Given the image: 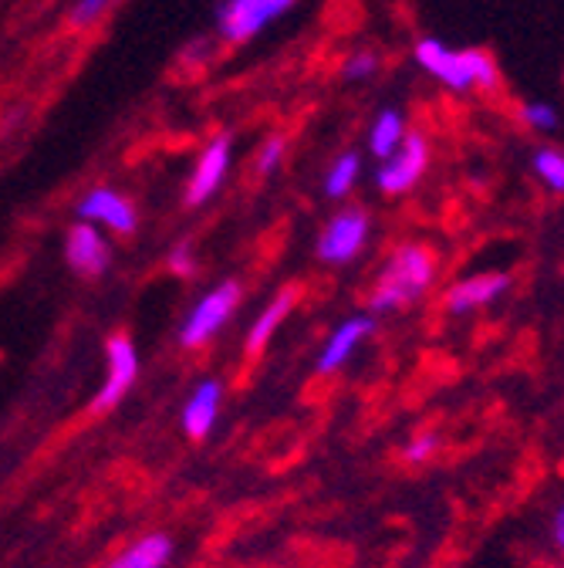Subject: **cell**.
Instances as JSON below:
<instances>
[{
	"label": "cell",
	"instance_id": "cell-1",
	"mask_svg": "<svg viewBox=\"0 0 564 568\" xmlns=\"http://www.w3.org/2000/svg\"><path fill=\"white\" fill-rule=\"evenodd\" d=\"M440 281V251L430 241H399L382 257L369 284V315H399L427 302Z\"/></svg>",
	"mask_w": 564,
	"mask_h": 568
},
{
	"label": "cell",
	"instance_id": "cell-21",
	"mask_svg": "<svg viewBox=\"0 0 564 568\" xmlns=\"http://www.w3.org/2000/svg\"><path fill=\"white\" fill-rule=\"evenodd\" d=\"M440 454V434L437 430H416L406 444H402V464L409 467H422L430 464L433 457Z\"/></svg>",
	"mask_w": 564,
	"mask_h": 568
},
{
	"label": "cell",
	"instance_id": "cell-23",
	"mask_svg": "<svg viewBox=\"0 0 564 568\" xmlns=\"http://www.w3.org/2000/svg\"><path fill=\"white\" fill-rule=\"evenodd\" d=\"M285 156H288V139L285 135H267L264 146L257 150V160H254L257 176H274L280 170V163H285Z\"/></svg>",
	"mask_w": 564,
	"mask_h": 568
},
{
	"label": "cell",
	"instance_id": "cell-8",
	"mask_svg": "<svg viewBox=\"0 0 564 568\" xmlns=\"http://www.w3.org/2000/svg\"><path fill=\"white\" fill-rule=\"evenodd\" d=\"M379 328V318L369 315V312H359V315H348L341 318L321 342L318 355H315V373L318 376H338L356 355L362 352V345L376 335Z\"/></svg>",
	"mask_w": 564,
	"mask_h": 568
},
{
	"label": "cell",
	"instance_id": "cell-13",
	"mask_svg": "<svg viewBox=\"0 0 564 568\" xmlns=\"http://www.w3.org/2000/svg\"><path fill=\"white\" fill-rule=\"evenodd\" d=\"M221 409H224V383L206 376L199 379L189 396L183 399V409H180V426L183 434L193 440V444H203L209 434H214V426L221 419Z\"/></svg>",
	"mask_w": 564,
	"mask_h": 568
},
{
	"label": "cell",
	"instance_id": "cell-2",
	"mask_svg": "<svg viewBox=\"0 0 564 568\" xmlns=\"http://www.w3.org/2000/svg\"><path fill=\"white\" fill-rule=\"evenodd\" d=\"M412 61L427 79L453 95H493L501 92V64L483 48H453L433 34L412 44Z\"/></svg>",
	"mask_w": 564,
	"mask_h": 568
},
{
	"label": "cell",
	"instance_id": "cell-11",
	"mask_svg": "<svg viewBox=\"0 0 564 568\" xmlns=\"http://www.w3.org/2000/svg\"><path fill=\"white\" fill-rule=\"evenodd\" d=\"M75 213H79V221L95 224L99 231L115 234V237H132L135 227H139L135 203L125 193H119L115 186H92L79 200Z\"/></svg>",
	"mask_w": 564,
	"mask_h": 568
},
{
	"label": "cell",
	"instance_id": "cell-20",
	"mask_svg": "<svg viewBox=\"0 0 564 568\" xmlns=\"http://www.w3.org/2000/svg\"><path fill=\"white\" fill-rule=\"evenodd\" d=\"M514 115H517V122H521L527 132H534V135H551V132L561 129L557 109H554L551 102H541V99H521V102L514 105Z\"/></svg>",
	"mask_w": 564,
	"mask_h": 568
},
{
	"label": "cell",
	"instance_id": "cell-9",
	"mask_svg": "<svg viewBox=\"0 0 564 568\" xmlns=\"http://www.w3.org/2000/svg\"><path fill=\"white\" fill-rule=\"evenodd\" d=\"M295 8V0H224L217 14L221 38L227 44H244L270 28L277 18H285Z\"/></svg>",
	"mask_w": 564,
	"mask_h": 568
},
{
	"label": "cell",
	"instance_id": "cell-17",
	"mask_svg": "<svg viewBox=\"0 0 564 568\" xmlns=\"http://www.w3.org/2000/svg\"><path fill=\"white\" fill-rule=\"evenodd\" d=\"M406 135H409V119H406V112L396 109V105H386V109L376 112V119H372V125H369V153H372L376 160H386V156H392V153L402 146Z\"/></svg>",
	"mask_w": 564,
	"mask_h": 568
},
{
	"label": "cell",
	"instance_id": "cell-18",
	"mask_svg": "<svg viewBox=\"0 0 564 568\" xmlns=\"http://www.w3.org/2000/svg\"><path fill=\"white\" fill-rule=\"evenodd\" d=\"M359 180H362V153L345 150L328 163V170L321 176V190L328 200H345V196H351V190L359 186Z\"/></svg>",
	"mask_w": 564,
	"mask_h": 568
},
{
	"label": "cell",
	"instance_id": "cell-6",
	"mask_svg": "<svg viewBox=\"0 0 564 568\" xmlns=\"http://www.w3.org/2000/svg\"><path fill=\"white\" fill-rule=\"evenodd\" d=\"M511 288H514V277L507 271H476L447 284V292L440 295V308L450 318H470V315H480L493 305H501Z\"/></svg>",
	"mask_w": 564,
	"mask_h": 568
},
{
	"label": "cell",
	"instance_id": "cell-14",
	"mask_svg": "<svg viewBox=\"0 0 564 568\" xmlns=\"http://www.w3.org/2000/svg\"><path fill=\"white\" fill-rule=\"evenodd\" d=\"M298 302H301V292L298 288H280L254 318H250V325H247V332H244V352L250 355H260L270 342H274V335L280 332V325H285L288 318H291V312L298 308Z\"/></svg>",
	"mask_w": 564,
	"mask_h": 568
},
{
	"label": "cell",
	"instance_id": "cell-26",
	"mask_svg": "<svg viewBox=\"0 0 564 568\" xmlns=\"http://www.w3.org/2000/svg\"><path fill=\"white\" fill-rule=\"evenodd\" d=\"M534 568H564V561H551V558H537Z\"/></svg>",
	"mask_w": 564,
	"mask_h": 568
},
{
	"label": "cell",
	"instance_id": "cell-24",
	"mask_svg": "<svg viewBox=\"0 0 564 568\" xmlns=\"http://www.w3.org/2000/svg\"><path fill=\"white\" fill-rule=\"evenodd\" d=\"M115 0H72V8H68V24L72 28H92L95 21H102L109 14V8Z\"/></svg>",
	"mask_w": 564,
	"mask_h": 568
},
{
	"label": "cell",
	"instance_id": "cell-7",
	"mask_svg": "<svg viewBox=\"0 0 564 568\" xmlns=\"http://www.w3.org/2000/svg\"><path fill=\"white\" fill-rule=\"evenodd\" d=\"M139 373H143V359H139V348L125 332H115L105 338V379L92 399V413H109L115 409L132 386L139 383Z\"/></svg>",
	"mask_w": 564,
	"mask_h": 568
},
{
	"label": "cell",
	"instance_id": "cell-3",
	"mask_svg": "<svg viewBox=\"0 0 564 568\" xmlns=\"http://www.w3.org/2000/svg\"><path fill=\"white\" fill-rule=\"evenodd\" d=\"M240 298H244V288H240V281H234V277H224V281L214 284V288H206L180 322V332H176L180 348L183 352L206 348L234 322V315L240 308Z\"/></svg>",
	"mask_w": 564,
	"mask_h": 568
},
{
	"label": "cell",
	"instance_id": "cell-25",
	"mask_svg": "<svg viewBox=\"0 0 564 568\" xmlns=\"http://www.w3.org/2000/svg\"><path fill=\"white\" fill-rule=\"evenodd\" d=\"M166 271H170V274H176V277H189V274H196V254H193V247H189L186 241L170 247V254H166Z\"/></svg>",
	"mask_w": 564,
	"mask_h": 568
},
{
	"label": "cell",
	"instance_id": "cell-10",
	"mask_svg": "<svg viewBox=\"0 0 564 568\" xmlns=\"http://www.w3.org/2000/svg\"><path fill=\"white\" fill-rule=\"evenodd\" d=\"M230 166H234L230 135H214L203 146V153L196 156V166H193V173L186 180V193H183L186 206H203V203L214 200L221 193V186L227 183Z\"/></svg>",
	"mask_w": 564,
	"mask_h": 568
},
{
	"label": "cell",
	"instance_id": "cell-16",
	"mask_svg": "<svg viewBox=\"0 0 564 568\" xmlns=\"http://www.w3.org/2000/svg\"><path fill=\"white\" fill-rule=\"evenodd\" d=\"M537 551L541 558L551 561H564V487L557 494H551L544 508L537 511Z\"/></svg>",
	"mask_w": 564,
	"mask_h": 568
},
{
	"label": "cell",
	"instance_id": "cell-22",
	"mask_svg": "<svg viewBox=\"0 0 564 568\" xmlns=\"http://www.w3.org/2000/svg\"><path fill=\"white\" fill-rule=\"evenodd\" d=\"M379 68H382V54L379 51H351L345 61H341V79L345 82H369L379 75Z\"/></svg>",
	"mask_w": 564,
	"mask_h": 568
},
{
	"label": "cell",
	"instance_id": "cell-5",
	"mask_svg": "<svg viewBox=\"0 0 564 568\" xmlns=\"http://www.w3.org/2000/svg\"><path fill=\"white\" fill-rule=\"evenodd\" d=\"M430 163H433V146L427 132L419 129H409L406 142L386 160H379L376 166V190L389 200H399L406 193H412L422 180H427L430 173Z\"/></svg>",
	"mask_w": 564,
	"mask_h": 568
},
{
	"label": "cell",
	"instance_id": "cell-19",
	"mask_svg": "<svg viewBox=\"0 0 564 568\" xmlns=\"http://www.w3.org/2000/svg\"><path fill=\"white\" fill-rule=\"evenodd\" d=\"M531 173H534V180L547 193L564 196V150H557V146H537L531 153Z\"/></svg>",
	"mask_w": 564,
	"mask_h": 568
},
{
	"label": "cell",
	"instance_id": "cell-12",
	"mask_svg": "<svg viewBox=\"0 0 564 568\" xmlns=\"http://www.w3.org/2000/svg\"><path fill=\"white\" fill-rule=\"evenodd\" d=\"M64 261L79 277H102L112 267V244L109 234L95 224L75 221L64 234Z\"/></svg>",
	"mask_w": 564,
	"mask_h": 568
},
{
	"label": "cell",
	"instance_id": "cell-15",
	"mask_svg": "<svg viewBox=\"0 0 564 568\" xmlns=\"http://www.w3.org/2000/svg\"><path fill=\"white\" fill-rule=\"evenodd\" d=\"M176 555V541L166 531H150L129 541L122 551H115L102 568H170Z\"/></svg>",
	"mask_w": 564,
	"mask_h": 568
},
{
	"label": "cell",
	"instance_id": "cell-4",
	"mask_svg": "<svg viewBox=\"0 0 564 568\" xmlns=\"http://www.w3.org/2000/svg\"><path fill=\"white\" fill-rule=\"evenodd\" d=\"M372 241V217L366 206H341L325 221L315 241V257L328 267L356 264Z\"/></svg>",
	"mask_w": 564,
	"mask_h": 568
}]
</instances>
